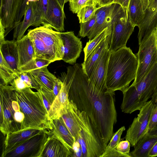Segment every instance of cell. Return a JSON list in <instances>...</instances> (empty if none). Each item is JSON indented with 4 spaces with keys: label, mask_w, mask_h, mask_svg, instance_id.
I'll return each mask as SVG.
<instances>
[{
    "label": "cell",
    "mask_w": 157,
    "mask_h": 157,
    "mask_svg": "<svg viewBox=\"0 0 157 157\" xmlns=\"http://www.w3.org/2000/svg\"><path fill=\"white\" fill-rule=\"evenodd\" d=\"M61 80L66 85L68 97L80 110L86 113L100 131L107 145L113 135L117 122L114 93L96 88L84 73L81 64L67 67Z\"/></svg>",
    "instance_id": "cell-1"
},
{
    "label": "cell",
    "mask_w": 157,
    "mask_h": 157,
    "mask_svg": "<svg viewBox=\"0 0 157 157\" xmlns=\"http://www.w3.org/2000/svg\"><path fill=\"white\" fill-rule=\"evenodd\" d=\"M138 62L136 55L126 46L110 52L106 78L107 91L123 92L136 77Z\"/></svg>",
    "instance_id": "cell-2"
},
{
    "label": "cell",
    "mask_w": 157,
    "mask_h": 157,
    "mask_svg": "<svg viewBox=\"0 0 157 157\" xmlns=\"http://www.w3.org/2000/svg\"><path fill=\"white\" fill-rule=\"evenodd\" d=\"M15 89L17 101L25 116L24 129L33 127L52 130L53 121L49 116L40 91L34 92L29 87L20 90Z\"/></svg>",
    "instance_id": "cell-3"
},
{
    "label": "cell",
    "mask_w": 157,
    "mask_h": 157,
    "mask_svg": "<svg viewBox=\"0 0 157 157\" xmlns=\"http://www.w3.org/2000/svg\"><path fill=\"white\" fill-rule=\"evenodd\" d=\"M157 92V63L138 82L128 86L123 92L121 108L122 112L131 114L140 110Z\"/></svg>",
    "instance_id": "cell-4"
},
{
    "label": "cell",
    "mask_w": 157,
    "mask_h": 157,
    "mask_svg": "<svg viewBox=\"0 0 157 157\" xmlns=\"http://www.w3.org/2000/svg\"><path fill=\"white\" fill-rule=\"evenodd\" d=\"M0 130L4 136L24 128L25 116L17 101L16 89L0 84Z\"/></svg>",
    "instance_id": "cell-5"
},
{
    "label": "cell",
    "mask_w": 157,
    "mask_h": 157,
    "mask_svg": "<svg viewBox=\"0 0 157 157\" xmlns=\"http://www.w3.org/2000/svg\"><path fill=\"white\" fill-rule=\"evenodd\" d=\"M71 101L73 109L81 129L75 140L80 144L83 157H100L107 145L99 130L85 112L78 109Z\"/></svg>",
    "instance_id": "cell-6"
},
{
    "label": "cell",
    "mask_w": 157,
    "mask_h": 157,
    "mask_svg": "<svg viewBox=\"0 0 157 157\" xmlns=\"http://www.w3.org/2000/svg\"><path fill=\"white\" fill-rule=\"evenodd\" d=\"M157 33L155 29L139 44V51L136 56L138 67L132 84H136L140 81L157 63Z\"/></svg>",
    "instance_id": "cell-7"
},
{
    "label": "cell",
    "mask_w": 157,
    "mask_h": 157,
    "mask_svg": "<svg viewBox=\"0 0 157 157\" xmlns=\"http://www.w3.org/2000/svg\"><path fill=\"white\" fill-rule=\"evenodd\" d=\"M45 130L22 142L13 147L2 157H41L50 136Z\"/></svg>",
    "instance_id": "cell-8"
},
{
    "label": "cell",
    "mask_w": 157,
    "mask_h": 157,
    "mask_svg": "<svg viewBox=\"0 0 157 157\" xmlns=\"http://www.w3.org/2000/svg\"><path fill=\"white\" fill-rule=\"evenodd\" d=\"M135 27L129 21L125 10L115 18L111 25L109 48L110 52L126 46L127 42Z\"/></svg>",
    "instance_id": "cell-9"
},
{
    "label": "cell",
    "mask_w": 157,
    "mask_h": 157,
    "mask_svg": "<svg viewBox=\"0 0 157 157\" xmlns=\"http://www.w3.org/2000/svg\"><path fill=\"white\" fill-rule=\"evenodd\" d=\"M155 105L151 100L147 101L140 110L137 116L134 118L127 130L124 138L129 141L132 147L135 146L147 133L150 115Z\"/></svg>",
    "instance_id": "cell-10"
},
{
    "label": "cell",
    "mask_w": 157,
    "mask_h": 157,
    "mask_svg": "<svg viewBox=\"0 0 157 157\" xmlns=\"http://www.w3.org/2000/svg\"><path fill=\"white\" fill-rule=\"evenodd\" d=\"M54 62L62 60L64 46L60 32L53 30L51 27L43 25L34 29Z\"/></svg>",
    "instance_id": "cell-11"
},
{
    "label": "cell",
    "mask_w": 157,
    "mask_h": 157,
    "mask_svg": "<svg viewBox=\"0 0 157 157\" xmlns=\"http://www.w3.org/2000/svg\"><path fill=\"white\" fill-rule=\"evenodd\" d=\"M124 10L121 5L117 3L100 7L96 13V23L87 36L89 40H92L105 29L111 26L115 18Z\"/></svg>",
    "instance_id": "cell-12"
},
{
    "label": "cell",
    "mask_w": 157,
    "mask_h": 157,
    "mask_svg": "<svg viewBox=\"0 0 157 157\" xmlns=\"http://www.w3.org/2000/svg\"><path fill=\"white\" fill-rule=\"evenodd\" d=\"M64 46L62 60L66 63L74 65L79 57L82 48L80 39L76 36L73 31L60 32Z\"/></svg>",
    "instance_id": "cell-13"
},
{
    "label": "cell",
    "mask_w": 157,
    "mask_h": 157,
    "mask_svg": "<svg viewBox=\"0 0 157 157\" xmlns=\"http://www.w3.org/2000/svg\"><path fill=\"white\" fill-rule=\"evenodd\" d=\"M109 48L101 55L88 78L90 81L96 88L103 92L107 91L106 78L108 64L110 53Z\"/></svg>",
    "instance_id": "cell-14"
},
{
    "label": "cell",
    "mask_w": 157,
    "mask_h": 157,
    "mask_svg": "<svg viewBox=\"0 0 157 157\" xmlns=\"http://www.w3.org/2000/svg\"><path fill=\"white\" fill-rule=\"evenodd\" d=\"M144 18L138 27V44L148 37L155 29L157 22V0H151L145 11Z\"/></svg>",
    "instance_id": "cell-15"
},
{
    "label": "cell",
    "mask_w": 157,
    "mask_h": 157,
    "mask_svg": "<svg viewBox=\"0 0 157 157\" xmlns=\"http://www.w3.org/2000/svg\"><path fill=\"white\" fill-rule=\"evenodd\" d=\"M65 16L63 8L57 0H49L48 9L43 25H48L57 31L64 30V20Z\"/></svg>",
    "instance_id": "cell-16"
},
{
    "label": "cell",
    "mask_w": 157,
    "mask_h": 157,
    "mask_svg": "<svg viewBox=\"0 0 157 157\" xmlns=\"http://www.w3.org/2000/svg\"><path fill=\"white\" fill-rule=\"evenodd\" d=\"M45 130H47L29 127L7 135L4 140L2 155L7 152L18 144Z\"/></svg>",
    "instance_id": "cell-17"
},
{
    "label": "cell",
    "mask_w": 157,
    "mask_h": 157,
    "mask_svg": "<svg viewBox=\"0 0 157 157\" xmlns=\"http://www.w3.org/2000/svg\"><path fill=\"white\" fill-rule=\"evenodd\" d=\"M49 132V136L41 157H72L66 146L55 135Z\"/></svg>",
    "instance_id": "cell-18"
},
{
    "label": "cell",
    "mask_w": 157,
    "mask_h": 157,
    "mask_svg": "<svg viewBox=\"0 0 157 157\" xmlns=\"http://www.w3.org/2000/svg\"><path fill=\"white\" fill-rule=\"evenodd\" d=\"M111 34V33L103 40L90 54L86 60L81 64L84 73L88 78L101 55L109 47Z\"/></svg>",
    "instance_id": "cell-19"
},
{
    "label": "cell",
    "mask_w": 157,
    "mask_h": 157,
    "mask_svg": "<svg viewBox=\"0 0 157 157\" xmlns=\"http://www.w3.org/2000/svg\"><path fill=\"white\" fill-rule=\"evenodd\" d=\"M20 0H1L0 23L6 29L13 28Z\"/></svg>",
    "instance_id": "cell-20"
},
{
    "label": "cell",
    "mask_w": 157,
    "mask_h": 157,
    "mask_svg": "<svg viewBox=\"0 0 157 157\" xmlns=\"http://www.w3.org/2000/svg\"><path fill=\"white\" fill-rule=\"evenodd\" d=\"M63 86L56 96L48 112L49 116L52 120L61 117L66 111L70 99L68 89L63 82Z\"/></svg>",
    "instance_id": "cell-21"
},
{
    "label": "cell",
    "mask_w": 157,
    "mask_h": 157,
    "mask_svg": "<svg viewBox=\"0 0 157 157\" xmlns=\"http://www.w3.org/2000/svg\"><path fill=\"white\" fill-rule=\"evenodd\" d=\"M0 52L14 72L18 75L19 56L16 40H5L0 43Z\"/></svg>",
    "instance_id": "cell-22"
},
{
    "label": "cell",
    "mask_w": 157,
    "mask_h": 157,
    "mask_svg": "<svg viewBox=\"0 0 157 157\" xmlns=\"http://www.w3.org/2000/svg\"><path fill=\"white\" fill-rule=\"evenodd\" d=\"M52 129L50 132L55 135L73 154V146L75 139L71 135L61 117L53 120Z\"/></svg>",
    "instance_id": "cell-23"
},
{
    "label": "cell",
    "mask_w": 157,
    "mask_h": 157,
    "mask_svg": "<svg viewBox=\"0 0 157 157\" xmlns=\"http://www.w3.org/2000/svg\"><path fill=\"white\" fill-rule=\"evenodd\" d=\"M30 26L36 27V14L34 1L29 2L22 22H20L14 27L13 40H19L24 36L27 29Z\"/></svg>",
    "instance_id": "cell-24"
},
{
    "label": "cell",
    "mask_w": 157,
    "mask_h": 157,
    "mask_svg": "<svg viewBox=\"0 0 157 157\" xmlns=\"http://www.w3.org/2000/svg\"><path fill=\"white\" fill-rule=\"evenodd\" d=\"M16 41L19 56V70L21 67L36 58L33 43L27 34Z\"/></svg>",
    "instance_id": "cell-25"
},
{
    "label": "cell",
    "mask_w": 157,
    "mask_h": 157,
    "mask_svg": "<svg viewBox=\"0 0 157 157\" xmlns=\"http://www.w3.org/2000/svg\"><path fill=\"white\" fill-rule=\"evenodd\" d=\"M157 141V137L148 135L147 133L142 137L129 153L131 157H149V153Z\"/></svg>",
    "instance_id": "cell-26"
},
{
    "label": "cell",
    "mask_w": 157,
    "mask_h": 157,
    "mask_svg": "<svg viewBox=\"0 0 157 157\" xmlns=\"http://www.w3.org/2000/svg\"><path fill=\"white\" fill-rule=\"evenodd\" d=\"M39 84L51 91H52L57 78L51 73L47 66L30 72Z\"/></svg>",
    "instance_id": "cell-27"
},
{
    "label": "cell",
    "mask_w": 157,
    "mask_h": 157,
    "mask_svg": "<svg viewBox=\"0 0 157 157\" xmlns=\"http://www.w3.org/2000/svg\"><path fill=\"white\" fill-rule=\"evenodd\" d=\"M27 34L33 43L36 58L44 59L54 62L44 46L42 40L34 29L29 30Z\"/></svg>",
    "instance_id": "cell-28"
},
{
    "label": "cell",
    "mask_w": 157,
    "mask_h": 157,
    "mask_svg": "<svg viewBox=\"0 0 157 157\" xmlns=\"http://www.w3.org/2000/svg\"><path fill=\"white\" fill-rule=\"evenodd\" d=\"M145 16L140 0H130L128 9V17L135 27H138Z\"/></svg>",
    "instance_id": "cell-29"
},
{
    "label": "cell",
    "mask_w": 157,
    "mask_h": 157,
    "mask_svg": "<svg viewBox=\"0 0 157 157\" xmlns=\"http://www.w3.org/2000/svg\"><path fill=\"white\" fill-rule=\"evenodd\" d=\"M61 117L75 139L81 128L73 111L71 101L70 100L66 111Z\"/></svg>",
    "instance_id": "cell-30"
},
{
    "label": "cell",
    "mask_w": 157,
    "mask_h": 157,
    "mask_svg": "<svg viewBox=\"0 0 157 157\" xmlns=\"http://www.w3.org/2000/svg\"><path fill=\"white\" fill-rule=\"evenodd\" d=\"M0 53V77L1 81H2L0 84L7 85L10 84L17 75Z\"/></svg>",
    "instance_id": "cell-31"
},
{
    "label": "cell",
    "mask_w": 157,
    "mask_h": 157,
    "mask_svg": "<svg viewBox=\"0 0 157 157\" xmlns=\"http://www.w3.org/2000/svg\"><path fill=\"white\" fill-rule=\"evenodd\" d=\"M111 25L105 29L95 37L86 43L83 49L84 61L91 52L100 44L103 40L111 33Z\"/></svg>",
    "instance_id": "cell-32"
},
{
    "label": "cell",
    "mask_w": 157,
    "mask_h": 157,
    "mask_svg": "<svg viewBox=\"0 0 157 157\" xmlns=\"http://www.w3.org/2000/svg\"><path fill=\"white\" fill-rule=\"evenodd\" d=\"M36 14V27L42 24L48 11L49 0H38L34 1Z\"/></svg>",
    "instance_id": "cell-33"
},
{
    "label": "cell",
    "mask_w": 157,
    "mask_h": 157,
    "mask_svg": "<svg viewBox=\"0 0 157 157\" xmlns=\"http://www.w3.org/2000/svg\"><path fill=\"white\" fill-rule=\"evenodd\" d=\"M53 61L44 59L36 58L19 69L20 72H28L46 66H48Z\"/></svg>",
    "instance_id": "cell-34"
},
{
    "label": "cell",
    "mask_w": 157,
    "mask_h": 157,
    "mask_svg": "<svg viewBox=\"0 0 157 157\" xmlns=\"http://www.w3.org/2000/svg\"><path fill=\"white\" fill-rule=\"evenodd\" d=\"M97 6V5H92L82 8L77 13L79 23L85 22L93 18L95 15L97 10L100 7Z\"/></svg>",
    "instance_id": "cell-35"
},
{
    "label": "cell",
    "mask_w": 157,
    "mask_h": 157,
    "mask_svg": "<svg viewBox=\"0 0 157 157\" xmlns=\"http://www.w3.org/2000/svg\"><path fill=\"white\" fill-rule=\"evenodd\" d=\"M98 0H74L69 2L70 9L74 13H77L83 8L92 5H98Z\"/></svg>",
    "instance_id": "cell-36"
},
{
    "label": "cell",
    "mask_w": 157,
    "mask_h": 157,
    "mask_svg": "<svg viewBox=\"0 0 157 157\" xmlns=\"http://www.w3.org/2000/svg\"><path fill=\"white\" fill-rule=\"evenodd\" d=\"M17 77L24 80L29 87L31 89H34L38 91L41 86L30 72H20Z\"/></svg>",
    "instance_id": "cell-37"
},
{
    "label": "cell",
    "mask_w": 157,
    "mask_h": 157,
    "mask_svg": "<svg viewBox=\"0 0 157 157\" xmlns=\"http://www.w3.org/2000/svg\"><path fill=\"white\" fill-rule=\"evenodd\" d=\"M38 90L40 93L48 113L55 98L52 91L44 86H41Z\"/></svg>",
    "instance_id": "cell-38"
},
{
    "label": "cell",
    "mask_w": 157,
    "mask_h": 157,
    "mask_svg": "<svg viewBox=\"0 0 157 157\" xmlns=\"http://www.w3.org/2000/svg\"><path fill=\"white\" fill-rule=\"evenodd\" d=\"M38 0H20L14 20L13 27L19 23L24 16L27 6L30 1H36Z\"/></svg>",
    "instance_id": "cell-39"
},
{
    "label": "cell",
    "mask_w": 157,
    "mask_h": 157,
    "mask_svg": "<svg viewBox=\"0 0 157 157\" xmlns=\"http://www.w3.org/2000/svg\"><path fill=\"white\" fill-rule=\"evenodd\" d=\"M125 130L124 126L121 127L113 135L109 143L107 144L105 151L116 148L120 141L123 132Z\"/></svg>",
    "instance_id": "cell-40"
},
{
    "label": "cell",
    "mask_w": 157,
    "mask_h": 157,
    "mask_svg": "<svg viewBox=\"0 0 157 157\" xmlns=\"http://www.w3.org/2000/svg\"><path fill=\"white\" fill-rule=\"evenodd\" d=\"M96 21V15L91 19L84 23H80L79 36L82 37L87 36L91 30Z\"/></svg>",
    "instance_id": "cell-41"
},
{
    "label": "cell",
    "mask_w": 157,
    "mask_h": 157,
    "mask_svg": "<svg viewBox=\"0 0 157 157\" xmlns=\"http://www.w3.org/2000/svg\"><path fill=\"white\" fill-rule=\"evenodd\" d=\"M131 144L127 140L120 141L117 145L116 149L125 157H131L129 155Z\"/></svg>",
    "instance_id": "cell-42"
},
{
    "label": "cell",
    "mask_w": 157,
    "mask_h": 157,
    "mask_svg": "<svg viewBox=\"0 0 157 157\" xmlns=\"http://www.w3.org/2000/svg\"><path fill=\"white\" fill-rule=\"evenodd\" d=\"M157 127V105L153 108L150 118L148 131Z\"/></svg>",
    "instance_id": "cell-43"
},
{
    "label": "cell",
    "mask_w": 157,
    "mask_h": 157,
    "mask_svg": "<svg viewBox=\"0 0 157 157\" xmlns=\"http://www.w3.org/2000/svg\"><path fill=\"white\" fill-rule=\"evenodd\" d=\"M10 84L11 86L18 90L29 87L27 83L18 77L15 78Z\"/></svg>",
    "instance_id": "cell-44"
},
{
    "label": "cell",
    "mask_w": 157,
    "mask_h": 157,
    "mask_svg": "<svg viewBox=\"0 0 157 157\" xmlns=\"http://www.w3.org/2000/svg\"><path fill=\"white\" fill-rule=\"evenodd\" d=\"M125 157V156L119 152L116 148L107 151H105L100 157Z\"/></svg>",
    "instance_id": "cell-45"
},
{
    "label": "cell",
    "mask_w": 157,
    "mask_h": 157,
    "mask_svg": "<svg viewBox=\"0 0 157 157\" xmlns=\"http://www.w3.org/2000/svg\"><path fill=\"white\" fill-rule=\"evenodd\" d=\"M73 154L72 157H83V153L79 143L77 141H75L73 146Z\"/></svg>",
    "instance_id": "cell-46"
},
{
    "label": "cell",
    "mask_w": 157,
    "mask_h": 157,
    "mask_svg": "<svg viewBox=\"0 0 157 157\" xmlns=\"http://www.w3.org/2000/svg\"><path fill=\"white\" fill-rule=\"evenodd\" d=\"M63 85V82L58 78H57L55 82L52 92L55 98L58 95Z\"/></svg>",
    "instance_id": "cell-47"
},
{
    "label": "cell",
    "mask_w": 157,
    "mask_h": 157,
    "mask_svg": "<svg viewBox=\"0 0 157 157\" xmlns=\"http://www.w3.org/2000/svg\"><path fill=\"white\" fill-rule=\"evenodd\" d=\"M130 0H114L113 3H117L121 6L126 11L128 16V7Z\"/></svg>",
    "instance_id": "cell-48"
},
{
    "label": "cell",
    "mask_w": 157,
    "mask_h": 157,
    "mask_svg": "<svg viewBox=\"0 0 157 157\" xmlns=\"http://www.w3.org/2000/svg\"><path fill=\"white\" fill-rule=\"evenodd\" d=\"M148 156L149 157L157 156V141L150 151L149 153Z\"/></svg>",
    "instance_id": "cell-49"
},
{
    "label": "cell",
    "mask_w": 157,
    "mask_h": 157,
    "mask_svg": "<svg viewBox=\"0 0 157 157\" xmlns=\"http://www.w3.org/2000/svg\"><path fill=\"white\" fill-rule=\"evenodd\" d=\"M0 43H1L5 40V29L0 23Z\"/></svg>",
    "instance_id": "cell-50"
},
{
    "label": "cell",
    "mask_w": 157,
    "mask_h": 157,
    "mask_svg": "<svg viewBox=\"0 0 157 157\" xmlns=\"http://www.w3.org/2000/svg\"><path fill=\"white\" fill-rule=\"evenodd\" d=\"M98 6L102 7L113 3L114 0H98Z\"/></svg>",
    "instance_id": "cell-51"
},
{
    "label": "cell",
    "mask_w": 157,
    "mask_h": 157,
    "mask_svg": "<svg viewBox=\"0 0 157 157\" xmlns=\"http://www.w3.org/2000/svg\"><path fill=\"white\" fill-rule=\"evenodd\" d=\"M147 134L151 136L157 137V127L148 131Z\"/></svg>",
    "instance_id": "cell-52"
},
{
    "label": "cell",
    "mask_w": 157,
    "mask_h": 157,
    "mask_svg": "<svg viewBox=\"0 0 157 157\" xmlns=\"http://www.w3.org/2000/svg\"><path fill=\"white\" fill-rule=\"evenodd\" d=\"M143 9L145 11L147 10L149 6V2L148 0H140Z\"/></svg>",
    "instance_id": "cell-53"
},
{
    "label": "cell",
    "mask_w": 157,
    "mask_h": 157,
    "mask_svg": "<svg viewBox=\"0 0 157 157\" xmlns=\"http://www.w3.org/2000/svg\"><path fill=\"white\" fill-rule=\"evenodd\" d=\"M151 100L155 105H157V92L153 96Z\"/></svg>",
    "instance_id": "cell-54"
},
{
    "label": "cell",
    "mask_w": 157,
    "mask_h": 157,
    "mask_svg": "<svg viewBox=\"0 0 157 157\" xmlns=\"http://www.w3.org/2000/svg\"><path fill=\"white\" fill-rule=\"evenodd\" d=\"M59 3L62 6V7L64 9V6L65 3V0H57Z\"/></svg>",
    "instance_id": "cell-55"
},
{
    "label": "cell",
    "mask_w": 157,
    "mask_h": 157,
    "mask_svg": "<svg viewBox=\"0 0 157 157\" xmlns=\"http://www.w3.org/2000/svg\"><path fill=\"white\" fill-rule=\"evenodd\" d=\"M74 0H65V3H66L67 2H70L71 1H73Z\"/></svg>",
    "instance_id": "cell-56"
},
{
    "label": "cell",
    "mask_w": 157,
    "mask_h": 157,
    "mask_svg": "<svg viewBox=\"0 0 157 157\" xmlns=\"http://www.w3.org/2000/svg\"><path fill=\"white\" fill-rule=\"evenodd\" d=\"M156 32L157 33V24H156Z\"/></svg>",
    "instance_id": "cell-57"
},
{
    "label": "cell",
    "mask_w": 157,
    "mask_h": 157,
    "mask_svg": "<svg viewBox=\"0 0 157 157\" xmlns=\"http://www.w3.org/2000/svg\"><path fill=\"white\" fill-rule=\"evenodd\" d=\"M149 1V2L150 3V2L151 1V0H148Z\"/></svg>",
    "instance_id": "cell-58"
},
{
    "label": "cell",
    "mask_w": 157,
    "mask_h": 157,
    "mask_svg": "<svg viewBox=\"0 0 157 157\" xmlns=\"http://www.w3.org/2000/svg\"><path fill=\"white\" fill-rule=\"evenodd\" d=\"M156 43H157V39H156Z\"/></svg>",
    "instance_id": "cell-59"
}]
</instances>
